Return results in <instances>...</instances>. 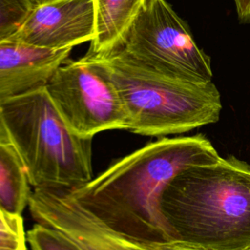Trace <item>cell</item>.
<instances>
[{
  "mask_svg": "<svg viewBox=\"0 0 250 250\" xmlns=\"http://www.w3.org/2000/svg\"><path fill=\"white\" fill-rule=\"evenodd\" d=\"M220 155L201 134L161 138L118 159L88 184L67 192L96 220L133 242H172L160 210L167 184L186 167Z\"/></svg>",
  "mask_w": 250,
  "mask_h": 250,
  "instance_id": "1",
  "label": "cell"
},
{
  "mask_svg": "<svg viewBox=\"0 0 250 250\" xmlns=\"http://www.w3.org/2000/svg\"><path fill=\"white\" fill-rule=\"evenodd\" d=\"M160 210L172 242L201 250L250 248V165L234 156L184 168Z\"/></svg>",
  "mask_w": 250,
  "mask_h": 250,
  "instance_id": "2",
  "label": "cell"
},
{
  "mask_svg": "<svg viewBox=\"0 0 250 250\" xmlns=\"http://www.w3.org/2000/svg\"><path fill=\"white\" fill-rule=\"evenodd\" d=\"M0 138L19 154L34 189L70 192L94 178L93 139L70 130L45 86L0 99Z\"/></svg>",
  "mask_w": 250,
  "mask_h": 250,
  "instance_id": "3",
  "label": "cell"
},
{
  "mask_svg": "<svg viewBox=\"0 0 250 250\" xmlns=\"http://www.w3.org/2000/svg\"><path fill=\"white\" fill-rule=\"evenodd\" d=\"M92 56L115 85L127 112V130L132 133L182 134L220 118L221 95L213 82L169 76L133 60L121 47Z\"/></svg>",
  "mask_w": 250,
  "mask_h": 250,
  "instance_id": "4",
  "label": "cell"
},
{
  "mask_svg": "<svg viewBox=\"0 0 250 250\" xmlns=\"http://www.w3.org/2000/svg\"><path fill=\"white\" fill-rule=\"evenodd\" d=\"M120 47L138 62L169 76L193 83L212 82L209 58L165 0L146 1Z\"/></svg>",
  "mask_w": 250,
  "mask_h": 250,
  "instance_id": "5",
  "label": "cell"
},
{
  "mask_svg": "<svg viewBox=\"0 0 250 250\" xmlns=\"http://www.w3.org/2000/svg\"><path fill=\"white\" fill-rule=\"evenodd\" d=\"M45 88L66 125L83 138L109 130H127L122 99L105 70L87 54L61 64Z\"/></svg>",
  "mask_w": 250,
  "mask_h": 250,
  "instance_id": "6",
  "label": "cell"
},
{
  "mask_svg": "<svg viewBox=\"0 0 250 250\" xmlns=\"http://www.w3.org/2000/svg\"><path fill=\"white\" fill-rule=\"evenodd\" d=\"M95 34L94 0H55L33 6L11 38L41 49L61 50L91 42Z\"/></svg>",
  "mask_w": 250,
  "mask_h": 250,
  "instance_id": "7",
  "label": "cell"
},
{
  "mask_svg": "<svg viewBox=\"0 0 250 250\" xmlns=\"http://www.w3.org/2000/svg\"><path fill=\"white\" fill-rule=\"evenodd\" d=\"M27 206L36 223L62 232L85 250H151L108 229L67 192L34 189Z\"/></svg>",
  "mask_w": 250,
  "mask_h": 250,
  "instance_id": "8",
  "label": "cell"
},
{
  "mask_svg": "<svg viewBox=\"0 0 250 250\" xmlns=\"http://www.w3.org/2000/svg\"><path fill=\"white\" fill-rule=\"evenodd\" d=\"M71 48L47 50L8 38L0 42V99L45 86Z\"/></svg>",
  "mask_w": 250,
  "mask_h": 250,
  "instance_id": "9",
  "label": "cell"
},
{
  "mask_svg": "<svg viewBox=\"0 0 250 250\" xmlns=\"http://www.w3.org/2000/svg\"><path fill=\"white\" fill-rule=\"evenodd\" d=\"M147 0H94L96 34L88 54L104 55L119 48L128 28Z\"/></svg>",
  "mask_w": 250,
  "mask_h": 250,
  "instance_id": "10",
  "label": "cell"
},
{
  "mask_svg": "<svg viewBox=\"0 0 250 250\" xmlns=\"http://www.w3.org/2000/svg\"><path fill=\"white\" fill-rule=\"evenodd\" d=\"M25 168L15 150L0 138V208L21 216L32 193Z\"/></svg>",
  "mask_w": 250,
  "mask_h": 250,
  "instance_id": "11",
  "label": "cell"
},
{
  "mask_svg": "<svg viewBox=\"0 0 250 250\" xmlns=\"http://www.w3.org/2000/svg\"><path fill=\"white\" fill-rule=\"evenodd\" d=\"M30 250H85L62 232L36 223L26 233Z\"/></svg>",
  "mask_w": 250,
  "mask_h": 250,
  "instance_id": "12",
  "label": "cell"
},
{
  "mask_svg": "<svg viewBox=\"0 0 250 250\" xmlns=\"http://www.w3.org/2000/svg\"><path fill=\"white\" fill-rule=\"evenodd\" d=\"M32 8L30 0H0V42L16 33Z\"/></svg>",
  "mask_w": 250,
  "mask_h": 250,
  "instance_id": "13",
  "label": "cell"
},
{
  "mask_svg": "<svg viewBox=\"0 0 250 250\" xmlns=\"http://www.w3.org/2000/svg\"><path fill=\"white\" fill-rule=\"evenodd\" d=\"M26 241L21 216L0 208V250H26Z\"/></svg>",
  "mask_w": 250,
  "mask_h": 250,
  "instance_id": "14",
  "label": "cell"
},
{
  "mask_svg": "<svg viewBox=\"0 0 250 250\" xmlns=\"http://www.w3.org/2000/svg\"><path fill=\"white\" fill-rule=\"evenodd\" d=\"M238 18L241 21L250 19V0H234Z\"/></svg>",
  "mask_w": 250,
  "mask_h": 250,
  "instance_id": "15",
  "label": "cell"
},
{
  "mask_svg": "<svg viewBox=\"0 0 250 250\" xmlns=\"http://www.w3.org/2000/svg\"><path fill=\"white\" fill-rule=\"evenodd\" d=\"M151 250H201L189 246H186L180 243L176 242H170V243H164V244H158L153 246H147Z\"/></svg>",
  "mask_w": 250,
  "mask_h": 250,
  "instance_id": "16",
  "label": "cell"
},
{
  "mask_svg": "<svg viewBox=\"0 0 250 250\" xmlns=\"http://www.w3.org/2000/svg\"><path fill=\"white\" fill-rule=\"evenodd\" d=\"M30 1L33 4V6H35V5H41V4H44V3L52 2V1H55V0H30Z\"/></svg>",
  "mask_w": 250,
  "mask_h": 250,
  "instance_id": "17",
  "label": "cell"
},
{
  "mask_svg": "<svg viewBox=\"0 0 250 250\" xmlns=\"http://www.w3.org/2000/svg\"><path fill=\"white\" fill-rule=\"evenodd\" d=\"M247 250H250V248H249V249H247Z\"/></svg>",
  "mask_w": 250,
  "mask_h": 250,
  "instance_id": "18",
  "label": "cell"
}]
</instances>
